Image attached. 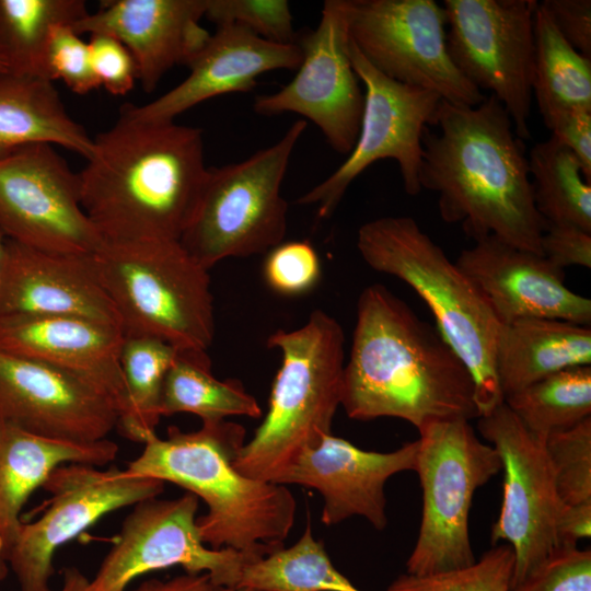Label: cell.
<instances>
[{
  "label": "cell",
  "mask_w": 591,
  "mask_h": 591,
  "mask_svg": "<svg viewBox=\"0 0 591 591\" xmlns=\"http://www.w3.org/2000/svg\"><path fill=\"white\" fill-rule=\"evenodd\" d=\"M8 72L3 63L0 61V73Z\"/></svg>",
  "instance_id": "cell-51"
},
{
  "label": "cell",
  "mask_w": 591,
  "mask_h": 591,
  "mask_svg": "<svg viewBox=\"0 0 591 591\" xmlns=\"http://www.w3.org/2000/svg\"><path fill=\"white\" fill-rule=\"evenodd\" d=\"M528 162L534 204L546 223L591 232V178L576 154L551 135L531 148Z\"/></svg>",
  "instance_id": "cell-30"
},
{
  "label": "cell",
  "mask_w": 591,
  "mask_h": 591,
  "mask_svg": "<svg viewBox=\"0 0 591 591\" xmlns=\"http://www.w3.org/2000/svg\"><path fill=\"white\" fill-rule=\"evenodd\" d=\"M456 265L488 301L501 324L554 318L590 326V299L565 285V273L543 255L487 235L460 253Z\"/></svg>",
  "instance_id": "cell-19"
},
{
  "label": "cell",
  "mask_w": 591,
  "mask_h": 591,
  "mask_svg": "<svg viewBox=\"0 0 591 591\" xmlns=\"http://www.w3.org/2000/svg\"><path fill=\"white\" fill-rule=\"evenodd\" d=\"M9 572V565L5 556L0 551V582L3 581Z\"/></svg>",
  "instance_id": "cell-48"
},
{
  "label": "cell",
  "mask_w": 591,
  "mask_h": 591,
  "mask_svg": "<svg viewBox=\"0 0 591 591\" xmlns=\"http://www.w3.org/2000/svg\"><path fill=\"white\" fill-rule=\"evenodd\" d=\"M418 447L415 440L392 452L366 451L328 433L301 452L277 484L316 489L324 498L321 520L325 525L359 515L383 530L387 525L385 484L397 473L415 472Z\"/></svg>",
  "instance_id": "cell-20"
},
{
  "label": "cell",
  "mask_w": 591,
  "mask_h": 591,
  "mask_svg": "<svg viewBox=\"0 0 591 591\" xmlns=\"http://www.w3.org/2000/svg\"><path fill=\"white\" fill-rule=\"evenodd\" d=\"M129 591H235V589L213 583L208 573L185 572L167 580L149 579Z\"/></svg>",
  "instance_id": "cell-46"
},
{
  "label": "cell",
  "mask_w": 591,
  "mask_h": 591,
  "mask_svg": "<svg viewBox=\"0 0 591 591\" xmlns=\"http://www.w3.org/2000/svg\"><path fill=\"white\" fill-rule=\"evenodd\" d=\"M265 591H360L332 564L323 543L308 523L302 536L288 548L280 547L247 563L237 588Z\"/></svg>",
  "instance_id": "cell-34"
},
{
  "label": "cell",
  "mask_w": 591,
  "mask_h": 591,
  "mask_svg": "<svg viewBox=\"0 0 591 591\" xmlns=\"http://www.w3.org/2000/svg\"><path fill=\"white\" fill-rule=\"evenodd\" d=\"M207 0H108L71 26L108 34L132 55L142 89L152 92L174 66H187L210 37L201 25Z\"/></svg>",
  "instance_id": "cell-23"
},
{
  "label": "cell",
  "mask_w": 591,
  "mask_h": 591,
  "mask_svg": "<svg viewBox=\"0 0 591 591\" xmlns=\"http://www.w3.org/2000/svg\"><path fill=\"white\" fill-rule=\"evenodd\" d=\"M564 505L591 502V417L544 440Z\"/></svg>",
  "instance_id": "cell-36"
},
{
  "label": "cell",
  "mask_w": 591,
  "mask_h": 591,
  "mask_svg": "<svg viewBox=\"0 0 591 591\" xmlns=\"http://www.w3.org/2000/svg\"><path fill=\"white\" fill-rule=\"evenodd\" d=\"M357 247L372 269L401 279L425 301L436 327L471 372L479 416L501 404L495 364L501 323L470 277L412 217L366 222Z\"/></svg>",
  "instance_id": "cell-5"
},
{
  "label": "cell",
  "mask_w": 591,
  "mask_h": 591,
  "mask_svg": "<svg viewBox=\"0 0 591 591\" xmlns=\"http://www.w3.org/2000/svg\"><path fill=\"white\" fill-rule=\"evenodd\" d=\"M540 3L565 40L578 53L591 58V1L544 0Z\"/></svg>",
  "instance_id": "cell-43"
},
{
  "label": "cell",
  "mask_w": 591,
  "mask_h": 591,
  "mask_svg": "<svg viewBox=\"0 0 591 591\" xmlns=\"http://www.w3.org/2000/svg\"><path fill=\"white\" fill-rule=\"evenodd\" d=\"M88 13L82 0H0V61L10 73L47 79L44 59L51 27L72 25Z\"/></svg>",
  "instance_id": "cell-31"
},
{
  "label": "cell",
  "mask_w": 591,
  "mask_h": 591,
  "mask_svg": "<svg viewBox=\"0 0 591 591\" xmlns=\"http://www.w3.org/2000/svg\"><path fill=\"white\" fill-rule=\"evenodd\" d=\"M268 286L278 293L297 296L311 290L321 277L318 255L309 241L280 243L264 263Z\"/></svg>",
  "instance_id": "cell-39"
},
{
  "label": "cell",
  "mask_w": 591,
  "mask_h": 591,
  "mask_svg": "<svg viewBox=\"0 0 591 591\" xmlns=\"http://www.w3.org/2000/svg\"><path fill=\"white\" fill-rule=\"evenodd\" d=\"M532 92L542 119L567 111L591 112V58L572 48L537 2Z\"/></svg>",
  "instance_id": "cell-28"
},
{
  "label": "cell",
  "mask_w": 591,
  "mask_h": 591,
  "mask_svg": "<svg viewBox=\"0 0 591 591\" xmlns=\"http://www.w3.org/2000/svg\"><path fill=\"white\" fill-rule=\"evenodd\" d=\"M177 413L216 422L229 416L258 418L262 409L240 381L212 375L207 352L181 350L165 375L160 403L161 416Z\"/></svg>",
  "instance_id": "cell-29"
},
{
  "label": "cell",
  "mask_w": 591,
  "mask_h": 591,
  "mask_svg": "<svg viewBox=\"0 0 591 591\" xmlns=\"http://www.w3.org/2000/svg\"><path fill=\"white\" fill-rule=\"evenodd\" d=\"M297 43L302 61L293 79L258 95L253 108L263 116L298 114L314 123L336 152L348 155L360 130L364 92L348 53L347 0H326L317 26Z\"/></svg>",
  "instance_id": "cell-17"
},
{
  "label": "cell",
  "mask_w": 591,
  "mask_h": 591,
  "mask_svg": "<svg viewBox=\"0 0 591 591\" xmlns=\"http://www.w3.org/2000/svg\"><path fill=\"white\" fill-rule=\"evenodd\" d=\"M43 488L50 494L45 512L21 523L7 561L21 591H53L50 579L56 551L107 513L157 498L164 483L132 476L112 466L71 463L57 467Z\"/></svg>",
  "instance_id": "cell-14"
},
{
  "label": "cell",
  "mask_w": 591,
  "mask_h": 591,
  "mask_svg": "<svg viewBox=\"0 0 591 591\" xmlns=\"http://www.w3.org/2000/svg\"><path fill=\"white\" fill-rule=\"evenodd\" d=\"M181 350L151 336H126L119 362L126 393V412L117 426L123 434L144 443L157 434L165 375Z\"/></svg>",
  "instance_id": "cell-32"
},
{
  "label": "cell",
  "mask_w": 591,
  "mask_h": 591,
  "mask_svg": "<svg viewBox=\"0 0 591 591\" xmlns=\"http://www.w3.org/2000/svg\"><path fill=\"white\" fill-rule=\"evenodd\" d=\"M541 252L560 269L591 268V232L571 224L547 223L541 237Z\"/></svg>",
  "instance_id": "cell-42"
},
{
  "label": "cell",
  "mask_w": 591,
  "mask_h": 591,
  "mask_svg": "<svg viewBox=\"0 0 591 591\" xmlns=\"http://www.w3.org/2000/svg\"><path fill=\"white\" fill-rule=\"evenodd\" d=\"M94 260L124 335L207 351L215 336L209 270L178 241L104 243Z\"/></svg>",
  "instance_id": "cell-7"
},
{
  "label": "cell",
  "mask_w": 591,
  "mask_h": 591,
  "mask_svg": "<svg viewBox=\"0 0 591 591\" xmlns=\"http://www.w3.org/2000/svg\"><path fill=\"white\" fill-rule=\"evenodd\" d=\"M12 316H78L120 327L94 255L49 253L7 239L0 318Z\"/></svg>",
  "instance_id": "cell-21"
},
{
  "label": "cell",
  "mask_w": 591,
  "mask_h": 591,
  "mask_svg": "<svg viewBox=\"0 0 591 591\" xmlns=\"http://www.w3.org/2000/svg\"><path fill=\"white\" fill-rule=\"evenodd\" d=\"M5 243H7V237L0 231V276H1L2 265L4 260V254H5Z\"/></svg>",
  "instance_id": "cell-49"
},
{
  "label": "cell",
  "mask_w": 591,
  "mask_h": 591,
  "mask_svg": "<svg viewBox=\"0 0 591 591\" xmlns=\"http://www.w3.org/2000/svg\"><path fill=\"white\" fill-rule=\"evenodd\" d=\"M356 420L394 417L418 430L479 417L470 370L436 326L385 286L360 293L341 404Z\"/></svg>",
  "instance_id": "cell-2"
},
{
  "label": "cell",
  "mask_w": 591,
  "mask_h": 591,
  "mask_svg": "<svg viewBox=\"0 0 591 591\" xmlns=\"http://www.w3.org/2000/svg\"><path fill=\"white\" fill-rule=\"evenodd\" d=\"M447 47L459 71L488 90L515 135L531 138L535 0H444Z\"/></svg>",
  "instance_id": "cell-10"
},
{
  "label": "cell",
  "mask_w": 591,
  "mask_h": 591,
  "mask_svg": "<svg viewBox=\"0 0 591 591\" xmlns=\"http://www.w3.org/2000/svg\"><path fill=\"white\" fill-rule=\"evenodd\" d=\"M267 345L280 350L281 366L267 414L239 450L234 466L248 477L277 484L301 452L332 433L341 404L345 335L333 316L315 310L303 326L273 333Z\"/></svg>",
  "instance_id": "cell-6"
},
{
  "label": "cell",
  "mask_w": 591,
  "mask_h": 591,
  "mask_svg": "<svg viewBox=\"0 0 591 591\" xmlns=\"http://www.w3.org/2000/svg\"><path fill=\"white\" fill-rule=\"evenodd\" d=\"M301 61L298 43H274L236 24L219 25L188 62L189 74L182 82L144 105L120 109L143 121H174L207 100L251 91L268 71L297 70Z\"/></svg>",
  "instance_id": "cell-22"
},
{
  "label": "cell",
  "mask_w": 591,
  "mask_h": 591,
  "mask_svg": "<svg viewBox=\"0 0 591 591\" xmlns=\"http://www.w3.org/2000/svg\"><path fill=\"white\" fill-rule=\"evenodd\" d=\"M480 434L498 452L503 499L491 528V543L509 544L514 555L510 590L561 548L558 521L564 508L544 440L530 432L502 402L478 417Z\"/></svg>",
  "instance_id": "cell-13"
},
{
  "label": "cell",
  "mask_w": 591,
  "mask_h": 591,
  "mask_svg": "<svg viewBox=\"0 0 591 591\" xmlns=\"http://www.w3.org/2000/svg\"><path fill=\"white\" fill-rule=\"evenodd\" d=\"M495 364L505 398L558 371L591 366V328L540 317L501 324Z\"/></svg>",
  "instance_id": "cell-26"
},
{
  "label": "cell",
  "mask_w": 591,
  "mask_h": 591,
  "mask_svg": "<svg viewBox=\"0 0 591 591\" xmlns=\"http://www.w3.org/2000/svg\"><path fill=\"white\" fill-rule=\"evenodd\" d=\"M244 437L241 425L225 420L202 422L193 432L171 426L166 438H149L125 472L176 484L202 499L208 511L197 518V526L211 548L263 557L282 547L297 503L285 485L236 470L234 459Z\"/></svg>",
  "instance_id": "cell-4"
},
{
  "label": "cell",
  "mask_w": 591,
  "mask_h": 591,
  "mask_svg": "<svg viewBox=\"0 0 591 591\" xmlns=\"http://www.w3.org/2000/svg\"><path fill=\"white\" fill-rule=\"evenodd\" d=\"M35 143L58 144L88 159L93 138L66 111L53 81L0 73V159Z\"/></svg>",
  "instance_id": "cell-27"
},
{
  "label": "cell",
  "mask_w": 591,
  "mask_h": 591,
  "mask_svg": "<svg viewBox=\"0 0 591 591\" xmlns=\"http://www.w3.org/2000/svg\"><path fill=\"white\" fill-rule=\"evenodd\" d=\"M591 535V502L565 505L558 521L561 547L577 546V542Z\"/></svg>",
  "instance_id": "cell-45"
},
{
  "label": "cell",
  "mask_w": 591,
  "mask_h": 591,
  "mask_svg": "<svg viewBox=\"0 0 591 591\" xmlns=\"http://www.w3.org/2000/svg\"><path fill=\"white\" fill-rule=\"evenodd\" d=\"M117 452L118 445L107 438L94 442L56 439L0 420V551L5 558L25 502L54 470L71 463L105 465Z\"/></svg>",
  "instance_id": "cell-25"
},
{
  "label": "cell",
  "mask_w": 591,
  "mask_h": 591,
  "mask_svg": "<svg viewBox=\"0 0 591 591\" xmlns=\"http://www.w3.org/2000/svg\"><path fill=\"white\" fill-rule=\"evenodd\" d=\"M348 53L364 86L357 141L339 167L297 199L299 205H315L321 219L334 213L355 178L379 160L396 161L405 192L410 196L419 194L421 139L426 128L436 125L442 100L432 91L399 83L379 72L361 55L350 36Z\"/></svg>",
  "instance_id": "cell-11"
},
{
  "label": "cell",
  "mask_w": 591,
  "mask_h": 591,
  "mask_svg": "<svg viewBox=\"0 0 591 591\" xmlns=\"http://www.w3.org/2000/svg\"><path fill=\"white\" fill-rule=\"evenodd\" d=\"M426 128L418 173L421 189L438 194L441 218L461 222L475 241L495 235L538 255L546 221L536 210L523 140L493 95L476 106L441 100Z\"/></svg>",
  "instance_id": "cell-3"
},
{
  "label": "cell",
  "mask_w": 591,
  "mask_h": 591,
  "mask_svg": "<svg viewBox=\"0 0 591 591\" xmlns=\"http://www.w3.org/2000/svg\"><path fill=\"white\" fill-rule=\"evenodd\" d=\"M349 36L366 60L399 83L451 104L476 106L485 95L455 67L443 7L433 0H347Z\"/></svg>",
  "instance_id": "cell-12"
},
{
  "label": "cell",
  "mask_w": 591,
  "mask_h": 591,
  "mask_svg": "<svg viewBox=\"0 0 591 591\" xmlns=\"http://www.w3.org/2000/svg\"><path fill=\"white\" fill-rule=\"evenodd\" d=\"M235 591H265V590H259V589H254V588H239V589H235Z\"/></svg>",
  "instance_id": "cell-50"
},
{
  "label": "cell",
  "mask_w": 591,
  "mask_h": 591,
  "mask_svg": "<svg viewBox=\"0 0 591 591\" xmlns=\"http://www.w3.org/2000/svg\"><path fill=\"white\" fill-rule=\"evenodd\" d=\"M198 498H151L135 505L85 591H127L137 578L181 566L236 589L243 567L257 558L231 548H208L197 526Z\"/></svg>",
  "instance_id": "cell-15"
},
{
  "label": "cell",
  "mask_w": 591,
  "mask_h": 591,
  "mask_svg": "<svg viewBox=\"0 0 591 591\" xmlns=\"http://www.w3.org/2000/svg\"><path fill=\"white\" fill-rule=\"evenodd\" d=\"M44 63L48 80H61L77 94H86L100 86L92 68L89 45L71 24L59 23L51 27Z\"/></svg>",
  "instance_id": "cell-38"
},
{
  "label": "cell",
  "mask_w": 591,
  "mask_h": 591,
  "mask_svg": "<svg viewBox=\"0 0 591 591\" xmlns=\"http://www.w3.org/2000/svg\"><path fill=\"white\" fill-rule=\"evenodd\" d=\"M0 420L44 437L94 442L107 438L118 414L86 381L0 350Z\"/></svg>",
  "instance_id": "cell-18"
},
{
  "label": "cell",
  "mask_w": 591,
  "mask_h": 591,
  "mask_svg": "<svg viewBox=\"0 0 591 591\" xmlns=\"http://www.w3.org/2000/svg\"><path fill=\"white\" fill-rule=\"evenodd\" d=\"M524 427L545 440L591 417V366L568 368L503 398Z\"/></svg>",
  "instance_id": "cell-33"
},
{
  "label": "cell",
  "mask_w": 591,
  "mask_h": 591,
  "mask_svg": "<svg viewBox=\"0 0 591 591\" xmlns=\"http://www.w3.org/2000/svg\"><path fill=\"white\" fill-rule=\"evenodd\" d=\"M305 128L306 121L298 119L274 144L243 161L208 169L178 240L198 264L209 270L222 259L263 254L282 243L288 202L281 185Z\"/></svg>",
  "instance_id": "cell-8"
},
{
  "label": "cell",
  "mask_w": 591,
  "mask_h": 591,
  "mask_svg": "<svg viewBox=\"0 0 591 591\" xmlns=\"http://www.w3.org/2000/svg\"><path fill=\"white\" fill-rule=\"evenodd\" d=\"M0 231L56 254L94 255L104 244L81 206L78 173L46 143L0 159Z\"/></svg>",
  "instance_id": "cell-16"
},
{
  "label": "cell",
  "mask_w": 591,
  "mask_h": 591,
  "mask_svg": "<svg viewBox=\"0 0 591 591\" xmlns=\"http://www.w3.org/2000/svg\"><path fill=\"white\" fill-rule=\"evenodd\" d=\"M88 42L93 71L100 86L113 95H126L138 79L135 59L127 47L112 35L90 34Z\"/></svg>",
  "instance_id": "cell-41"
},
{
  "label": "cell",
  "mask_w": 591,
  "mask_h": 591,
  "mask_svg": "<svg viewBox=\"0 0 591 591\" xmlns=\"http://www.w3.org/2000/svg\"><path fill=\"white\" fill-rule=\"evenodd\" d=\"M415 472L422 488V513L408 575L433 576L473 565L468 514L478 487L502 471L496 449L483 443L470 420L429 422L419 430Z\"/></svg>",
  "instance_id": "cell-9"
},
{
  "label": "cell",
  "mask_w": 591,
  "mask_h": 591,
  "mask_svg": "<svg viewBox=\"0 0 591 591\" xmlns=\"http://www.w3.org/2000/svg\"><path fill=\"white\" fill-rule=\"evenodd\" d=\"M86 161L78 173L80 201L104 243L179 240L208 171L200 128L120 109L93 138Z\"/></svg>",
  "instance_id": "cell-1"
},
{
  "label": "cell",
  "mask_w": 591,
  "mask_h": 591,
  "mask_svg": "<svg viewBox=\"0 0 591 591\" xmlns=\"http://www.w3.org/2000/svg\"><path fill=\"white\" fill-rule=\"evenodd\" d=\"M510 591H591L590 548H559Z\"/></svg>",
  "instance_id": "cell-40"
},
{
  "label": "cell",
  "mask_w": 591,
  "mask_h": 591,
  "mask_svg": "<svg viewBox=\"0 0 591 591\" xmlns=\"http://www.w3.org/2000/svg\"><path fill=\"white\" fill-rule=\"evenodd\" d=\"M205 18L217 26H243L274 43H297L290 4L286 0H207Z\"/></svg>",
  "instance_id": "cell-37"
},
{
  "label": "cell",
  "mask_w": 591,
  "mask_h": 591,
  "mask_svg": "<svg viewBox=\"0 0 591 591\" xmlns=\"http://www.w3.org/2000/svg\"><path fill=\"white\" fill-rule=\"evenodd\" d=\"M543 121L552 135L576 154L591 178V112H560Z\"/></svg>",
  "instance_id": "cell-44"
},
{
  "label": "cell",
  "mask_w": 591,
  "mask_h": 591,
  "mask_svg": "<svg viewBox=\"0 0 591 591\" xmlns=\"http://www.w3.org/2000/svg\"><path fill=\"white\" fill-rule=\"evenodd\" d=\"M514 555L509 544H496L476 561L459 570L397 577L387 591H510Z\"/></svg>",
  "instance_id": "cell-35"
},
{
  "label": "cell",
  "mask_w": 591,
  "mask_h": 591,
  "mask_svg": "<svg viewBox=\"0 0 591 591\" xmlns=\"http://www.w3.org/2000/svg\"><path fill=\"white\" fill-rule=\"evenodd\" d=\"M120 327L78 316L0 318V350L69 372L106 395L118 420L126 412Z\"/></svg>",
  "instance_id": "cell-24"
},
{
  "label": "cell",
  "mask_w": 591,
  "mask_h": 591,
  "mask_svg": "<svg viewBox=\"0 0 591 591\" xmlns=\"http://www.w3.org/2000/svg\"><path fill=\"white\" fill-rule=\"evenodd\" d=\"M89 579L76 567L62 570V584L59 591H85Z\"/></svg>",
  "instance_id": "cell-47"
}]
</instances>
